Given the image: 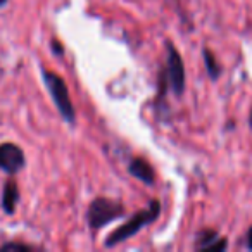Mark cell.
Here are the masks:
<instances>
[{
    "mask_svg": "<svg viewBox=\"0 0 252 252\" xmlns=\"http://www.w3.org/2000/svg\"><path fill=\"white\" fill-rule=\"evenodd\" d=\"M159 216H161V202L154 199L149 202L147 209H142V211H138V213H135L125 224L116 228V230L107 237L104 247L111 249V247H116L118 244H121V242H126L128 238L137 235L140 230H144L147 224L154 223Z\"/></svg>",
    "mask_w": 252,
    "mask_h": 252,
    "instance_id": "6da1fadb",
    "label": "cell"
},
{
    "mask_svg": "<svg viewBox=\"0 0 252 252\" xmlns=\"http://www.w3.org/2000/svg\"><path fill=\"white\" fill-rule=\"evenodd\" d=\"M42 78H43V83H45L47 90H49L50 97H52L54 104H56L57 111L63 116V119L67 125H74V123H76V111H74V105L69 97V90H67L64 80L57 73L49 71V69L42 71Z\"/></svg>",
    "mask_w": 252,
    "mask_h": 252,
    "instance_id": "7a4b0ae2",
    "label": "cell"
},
{
    "mask_svg": "<svg viewBox=\"0 0 252 252\" xmlns=\"http://www.w3.org/2000/svg\"><path fill=\"white\" fill-rule=\"evenodd\" d=\"M125 216V206L118 200L105 199V197H97L92 200L87 213V221L92 230H100L111 221H116Z\"/></svg>",
    "mask_w": 252,
    "mask_h": 252,
    "instance_id": "3957f363",
    "label": "cell"
},
{
    "mask_svg": "<svg viewBox=\"0 0 252 252\" xmlns=\"http://www.w3.org/2000/svg\"><path fill=\"white\" fill-rule=\"evenodd\" d=\"M166 52H168V74L166 78L169 80L173 94L176 97H182L185 92V64L176 50V47L171 42H166Z\"/></svg>",
    "mask_w": 252,
    "mask_h": 252,
    "instance_id": "277c9868",
    "label": "cell"
},
{
    "mask_svg": "<svg viewBox=\"0 0 252 252\" xmlns=\"http://www.w3.org/2000/svg\"><path fill=\"white\" fill-rule=\"evenodd\" d=\"M26 166V158L21 147L14 144L0 145V169L7 175H16Z\"/></svg>",
    "mask_w": 252,
    "mask_h": 252,
    "instance_id": "5b68a950",
    "label": "cell"
},
{
    "mask_svg": "<svg viewBox=\"0 0 252 252\" xmlns=\"http://www.w3.org/2000/svg\"><path fill=\"white\" fill-rule=\"evenodd\" d=\"M128 173L133 178L144 182L145 185H154L156 182V173L154 168L149 164V161H145L144 158H133L128 164Z\"/></svg>",
    "mask_w": 252,
    "mask_h": 252,
    "instance_id": "8992f818",
    "label": "cell"
},
{
    "mask_svg": "<svg viewBox=\"0 0 252 252\" xmlns=\"http://www.w3.org/2000/svg\"><path fill=\"white\" fill-rule=\"evenodd\" d=\"M19 204V187L14 180H7L2 190V209L5 214L12 216L16 213V206Z\"/></svg>",
    "mask_w": 252,
    "mask_h": 252,
    "instance_id": "52a82bcc",
    "label": "cell"
},
{
    "mask_svg": "<svg viewBox=\"0 0 252 252\" xmlns=\"http://www.w3.org/2000/svg\"><path fill=\"white\" fill-rule=\"evenodd\" d=\"M202 57H204V66H206V71H207V74H209V78L213 81H218L221 76V73H223V67H221V64L216 61L213 50H209L207 47H204Z\"/></svg>",
    "mask_w": 252,
    "mask_h": 252,
    "instance_id": "ba28073f",
    "label": "cell"
},
{
    "mask_svg": "<svg viewBox=\"0 0 252 252\" xmlns=\"http://www.w3.org/2000/svg\"><path fill=\"white\" fill-rule=\"evenodd\" d=\"M220 238V235H218V231L214 230H209V228H206V230L199 231L195 237V249L197 251H207V249L211 247V245L214 244V242Z\"/></svg>",
    "mask_w": 252,
    "mask_h": 252,
    "instance_id": "9c48e42d",
    "label": "cell"
},
{
    "mask_svg": "<svg viewBox=\"0 0 252 252\" xmlns=\"http://www.w3.org/2000/svg\"><path fill=\"white\" fill-rule=\"evenodd\" d=\"M32 251V245L28 244H21V242H9V244H4L0 247V251Z\"/></svg>",
    "mask_w": 252,
    "mask_h": 252,
    "instance_id": "30bf717a",
    "label": "cell"
},
{
    "mask_svg": "<svg viewBox=\"0 0 252 252\" xmlns=\"http://www.w3.org/2000/svg\"><path fill=\"white\" fill-rule=\"evenodd\" d=\"M52 52L57 54L59 57L64 56V49H63V45H61V42H57V40H52Z\"/></svg>",
    "mask_w": 252,
    "mask_h": 252,
    "instance_id": "8fae6325",
    "label": "cell"
},
{
    "mask_svg": "<svg viewBox=\"0 0 252 252\" xmlns=\"http://www.w3.org/2000/svg\"><path fill=\"white\" fill-rule=\"evenodd\" d=\"M245 245H247L249 251H252V226L247 230V235H245Z\"/></svg>",
    "mask_w": 252,
    "mask_h": 252,
    "instance_id": "7c38bea8",
    "label": "cell"
},
{
    "mask_svg": "<svg viewBox=\"0 0 252 252\" xmlns=\"http://www.w3.org/2000/svg\"><path fill=\"white\" fill-rule=\"evenodd\" d=\"M249 126L252 128V109H251V116H249Z\"/></svg>",
    "mask_w": 252,
    "mask_h": 252,
    "instance_id": "4fadbf2b",
    "label": "cell"
},
{
    "mask_svg": "<svg viewBox=\"0 0 252 252\" xmlns=\"http://www.w3.org/2000/svg\"><path fill=\"white\" fill-rule=\"evenodd\" d=\"M5 4H7V0H0V7H4Z\"/></svg>",
    "mask_w": 252,
    "mask_h": 252,
    "instance_id": "5bb4252c",
    "label": "cell"
}]
</instances>
